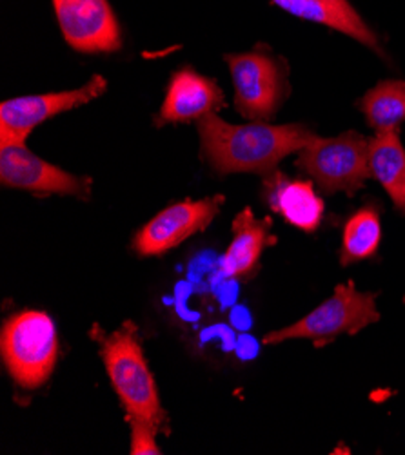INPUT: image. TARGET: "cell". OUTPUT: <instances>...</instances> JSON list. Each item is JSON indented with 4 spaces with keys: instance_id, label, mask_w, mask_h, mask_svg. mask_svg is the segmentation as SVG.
Segmentation results:
<instances>
[{
    "instance_id": "obj_1",
    "label": "cell",
    "mask_w": 405,
    "mask_h": 455,
    "mask_svg": "<svg viewBox=\"0 0 405 455\" xmlns=\"http://www.w3.org/2000/svg\"><path fill=\"white\" fill-rule=\"evenodd\" d=\"M202 153L218 174L258 172L271 174L279 162L302 151L314 134L305 125H269L253 122L235 125L215 113L198 120Z\"/></svg>"
},
{
    "instance_id": "obj_2",
    "label": "cell",
    "mask_w": 405,
    "mask_h": 455,
    "mask_svg": "<svg viewBox=\"0 0 405 455\" xmlns=\"http://www.w3.org/2000/svg\"><path fill=\"white\" fill-rule=\"evenodd\" d=\"M93 338L101 345V357L106 365L109 381L118 394L127 416L148 419L160 432L167 434V418L160 404L153 374L144 357L137 325L126 322L113 334H104L101 329H95Z\"/></svg>"
},
{
    "instance_id": "obj_3",
    "label": "cell",
    "mask_w": 405,
    "mask_h": 455,
    "mask_svg": "<svg viewBox=\"0 0 405 455\" xmlns=\"http://www.w3.org/2000/svg\"><path fill=\"white\" fill-rule=\"evenodd\" d=\"M0 347L12 378L24 388H36L55 369L59 354L57 327L46 312H17L3 325Z\"/></svg>"
},
{
    "instance_id": "obj_4",
    "label": "cell",
    "mask_w": 405,
    "mask_h": 455,
    "mask_svg": "<svg viewBox=\"0 0 405 455\" xmlns=\"http://www.w3.org/2000/svg\"><path fill=\"white\" fill-rule=\"evenodd\" d=\"M380 320L377 294L360 292L351 283L338 285L329 299L320 303L296 323L263 336L265 345L288 339H309L314 347H326L336 338L354 336L362 329Z\"/></svg>"
},
{
    "instance_id": "obj_5",
    "label": "cell",
    "mask_w": 405,
    "mask_h": 455,
    "mask_svg": "<svg viewBox=\"0 0 405 455\" xmlns=\"http://www.w3.org/2000/svg\"><path fill=\"white\" fill-rule=\"evenodd\" d=\"M296 167L317 181L322 191L352 196L371 178L369 140L354 131L336 139L314 136L300 151Z\"/></svg>"
},
{
    "instance_id": "obj_6",
    "label": "cell",
    "mask_w": 405,
    "mask_h": 455,
    "mask_svg": "<svg viewBox=\"0 0 405 455\" xmlns=\"http://www.w3.org/2000/svg\"><path fill=\"white\" fill-rule=\"evenodd\" d=\"M226 60L235 84L237 111L253 122H267L286 97L282 66L258 52L228 55Z\"/></svg>"
},
{
    "instance_id": "obj_7",
    "label": "cell",
    "mask_w": 405,
    "mask_h": 455,
    "mask_svg": "<svg viewBox=\"0 0 405 455\" xmlns=\"http://www.w3.org/2000/svg\"><path fill=\"white\" fill-rule=\"evenodd\" d=\"M108 89L104 76L95 75L85 85L61 93L20 97L0 106V146L26 144L29 132L48 118L95 100Z\"/></svg>"
},
{
    "instance_id": "obj_8",
    "label": "cell",
    "mask_w": 405,
    "mask_h": 455,
    "mask_svg": "<svg viewBox=\"0 0 405 455\" xmlns=\"http://www.w3.org/2000/svg\"><path fill=\"white\" fill-rule=\"evenodd\" d=\"M0 181L4 188L35 195H68L89 198L92 178L75 176L33 155L26 144L0 146Z\"/></svg>"
},
{
    "instance_id": "obj_9",
    "label": "cell",
    "mask_w": 405,
    "mask_h": 455,
    "mask_svg": "<svg viewBox=\"0 0 405 455\" xmlns=\"http://www.w3.org/2000/svg\"><path fill=\"white\" fill-rule=\"evenodd\" d=\"M223 205V196L178 202L160 211L134 236V251L141 256H160L193 235L204 231Z\"/></svg>"
},
{
    "instance_id": "obj_10",
    "label": "cell",
    "mask_w": 405,
    "mask_h": 455,
    "mask_svg": "<svg viewBox=\"0 0 405 455\" xmlns=\"http://www.w3.org/2000/svg\"><path fill=\"white\" fill-rule=\"evenodd\" d=\"M66 42L80 53L120 50L122 36L108 0H53Z\"/></svg>"
},
{
    "instance_id": "obj_11",
    "label": "cell",
    "mask_w": 405,
    "mask_h": 455,
    "mask_svg": "<svg viewBox=\"0 0 405 455\" xmlns=\"http://www.w3.org/2000/svg\"><path fill=\"white\" fill-rule=\"evenodd\" d=\"M223 106L218 84L193 69L176 71L167 85L166 100L157 116V124H178L200 120Z\"/></svg>"
},
{
    "instance_id": "obj_12",
    "label": "cell",
    "mask_w": 405,
    "mask_h": 455,
    "mask_svg": "<svg viewBox=\"0 0 405 455\" xmlns=\"http://www.w3.org/2000/svg\"><path fill=\"white\" fill-rule=\"evenodd\" d=\"M263 200L286 221L305 233L319 229L324 216V202L309 181L293 180L282 172H271L263 180Z\"/></svg>"
},
{
    "instance_id": "obj_13",
    "label": "cell",
    "mask_w": 405,
    "mask_h": 455,
    "mask_svg": "<svg viewBox=\"0 0 405 455\" xmlns=\"http://www.w3.org/2000/svg\"><path fill=\"white\" fill-rule=\"evenodd\" d=\"M271 221L258 220L251 209H244L233 221V240L222 258V270L230 278L255 275L265 247L273 245Z\"/></svg>"
},
{
    "instance_id": "obj_14",
    "label": "cell",
    "mask_w": 405,
    "mask_h": 455,
    "mask_svg": "<svg viewBox=\"0 0 405 455\" xmlns=\"http://www.w3.org/2000/svg\"><path fill=\"white\" fill-rule=\"evenodd\" d=\"M271 3L298 19L329 26L366 44L368 48L375 50L377 53H382L377 35L368 28V24L352 10L351 4L338 6L328 3V0H271Z\"/></svg>"
},
{
    "instance_id": "obj_15",
    "label": "cell",
    "mask_w": 405,
    "mask_h": 455,
    "mask_svg": "<svg viewBox=\"0 0 405 455\" xmlns=\"http://www.w3.org/2000/svg\"><path fill=\"white\" fill-rule=\"evenodd\" d=\"M369 171L378 180L394 207L405 212V148L398 131L377 132L369 140Z\"/></svg>"
},
{
    "instance_id": "obj_16",
    "label": "cell",
    "mask_w": 405,
    "mask_h": 455,
    "mask_svg": "<svg viewBox=\"0 0 405 455\" xmlns=\"http://www.w3.org/2000/svg\"><path fill=\"white\" fill-rule=\"evenodd\" d=\"M358 108L368 118V124L377 132L398 131L400 124L405 122V82L384 80L366 97L360 100Z\"/></svg>"
},
{
    "instance_id": "obj_17",
    "label": "cell",
    "mask_w": 405,
    "mask_h": 455,
    "mask_svg": "<svg viewBox=\"0 0 405 455\" xmlns=\"http://www.w3.org/2000/svg\"><path fill=\"white\" fill-rule=\"evenodd\" d=\"M380 238L382 227L378 209L369 205L356 211L344 227L340 263L345 267L354 261L371 258L380 245Z\"/></svg>"
},
{
    "instance_id": "obj_18",
    "label": "cell",
    "mask_w": 405,
    "mask_h": 455,
    "mask_svg": "<svg viewBox=\"0 0 405 455\" xmlns=\"http://www.w3.org/2000/svg\"><path fill=\"white\" fill-rule=\"evenodd\" d=\"M129 427H131V448L129 453L133 455H155L160 453V448L157 444V434L160 432L151 421L127 416Z\"/></svg>"
},
{
    "instance_id": "obj_19",
    "label": "cell",
    "mask_w": 405,
    "mask_h": 455,
    "mask_svg": "<svg viewBox=\"0 0 405 455\" xmlns=\"http://www.w3.org/2000/svg\"><path fill=\"white\" fill-rule=\"evenodd\" d=\"M328 3H331V4H338V6H347V4H349L347 0H328Z\"/></svg>"
}]
</instances>
